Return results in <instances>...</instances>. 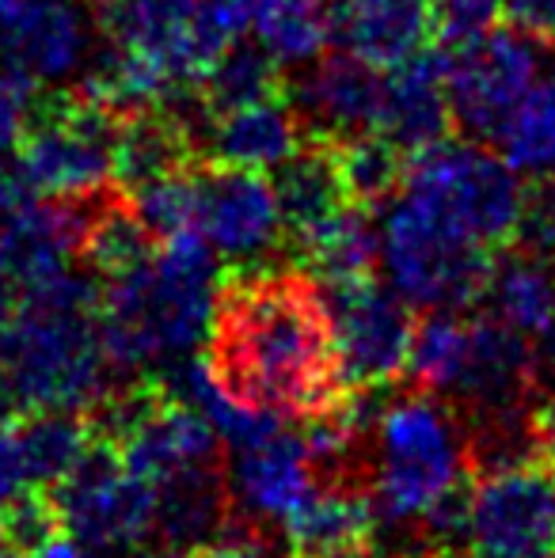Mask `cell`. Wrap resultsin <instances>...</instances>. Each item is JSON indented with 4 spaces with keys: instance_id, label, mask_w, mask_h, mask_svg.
Here are the masks:
<instances>
[{
    "instance_id": "obj_11",
    "label": "cell",
    "mask_w": 555,
    "mask_h": 558,
    "mask_svg": "<svg viewBox=\"0 0 555 558\" xmlns=\"http://www.w3.org/2000/svg\"><path fill=\"white\" fill-rule=\"evenodd\" d=\"M555 555V456L491 471L472 486V558Z\"/></svg>"
},
{
    "instance_id": "obj_30",
    "label": "cell",
    "mask_w": 555,
    "mask_h": 558,
    "mask_svg": "<svg viewBox=\"0 0 555 558\" xmlns=\"http://www.w3.org/2000/svg\"><path fill=\"white\" fill-rule=\"evenodd\" d=\"M198 96H202L206 114L237 111V107L281 96L278 61L270 58L263 46H248L244 38H240V43H232L229 50L206 69V76L198 81Z\"/></svg>"
},
{
    "instance_id": "obj_40",
    "label": "cell",
    "mask_w": 555,
    "mask_h": 558,
    "mask_svg": "<svg viewBox=\"0 0 555 558\" xmlns=\"http://www.w3.org/2000/svg\"><path fill=\"white\" fill-rule=\"evenodd\" d=\"M31 558H107V555L96 551V547H88V544H81V539L69 536V532H58L43 551H35Z\"/></svg>"
},
{
    "instance_id": "obj_48",
    "label": "cell",
    "mask_w": 555,
    "mask_h": 558,
    "mask_svg": "<svg viewBox=\"0 0 555 558\" xmlns=\"http://www.w3.org/2000/svg\"><path fill=\"white\" fill-rule=\"evenodd\" d=\"M548 558H555V555H548Z\"/></svg>"
},
{
    "instance_id": "obj_31",
    "label": "cell",
    "mask_w": 555,
    "mask_h": 558,
    "mask_svg": "<svg viewBox=\"0 0 555 558\" xmlns=\"http://www.w3.org/2000/svg\"><path fill=\"white\" fill-rule=\"evenodd\" d=\"M518 175L555 179V84H536L495 141Z\"/></svg>"
},
{
    "instance_id": "obj_44",
    "label": "cell",
    "mask_w": 555,
    "mask_h": 558,
    "mask_svg": "<svg viewBox=\"0 0 555 558\" xmlns=\"http://www.w3.org/2000/svg\"><path fill=\"white\" fill-rule=\"evenodd\" d=\"M23 0H0V35H4V27L12 23V15L20 12Z\"/></svg>"
},
{
    "instance_id": "obj_3",
    "label": "cell",
    "mask_w": 555,
    "mask_h": 558,
    "mask_svg": "<svg viewBox=\"0 0 555 558\" xmlns=\"http://www.w3.org/2000/svg\"><path fill=\"white\" fill-rule=\"evenodd\" d=\"M221 263L202 232L164 240L153 263L104 286L99 335L122 380L194 353L221 301Z\"/></svg>"
},
{
    "instance_id": "obj_28",
    "label": "cell",
    "mask_w": 555,
    "mask_h": 558,
    "mask_svg": "<svg viewBox=\"0 0 555 558\" xmlns=\"http://www.w3.org/2000/svg\"><path fill=\"white\" fill-rule=\"evenodd\" d=\"M331 148L350 206L377 209L385 202H393L408 183V160H403L408 153L396 141H388L381 130L331 141Z\"/></svg>"
},
{
    "instance_id": "obj_32",
    "label": "cell",
    "mask_w": 555,
    "mask_h": 558,
    "mask_svg": "<svg viewBox=\"0 0 555 558\" xmlns=\"http://www.w3.org/2000/svg\"><path fill=\"white\" fill-rule=\"evenodd\" d=\"M130 206L148 225L156 240H171V235L194 232V217H198V179H194V163L168 175H156L130 191Z\"/></svg>"
},
{
    "instance_id": "obj_38",
    "label": "cell",
    "mask_w": 555,
    "mask_h": 558,
    "mask_svg": "<svg viewBox=\"0 0 555 558\" xmlns=\"http://www.w3.org/2000/svg\"><path fill=\"white\" fill-rule=\"evenodd\" d=\"M533 414L555 448V327L533 345Z\"/></svg>"
},
{
    "instance_id": "obj_5",
    "label": "cell",
    "mask_w": 555,
    "mask_h": 558,
    "mask_svg": "<svg viewBox=\"0 0 555 558\" xmlns=\"http://www.w3.org/2000/svg\"><path fill=\"white\" fill-rule=\"evenodd\" d=\"M408 376L442 396L460 422L533 403V345L503 319L430 312L415 327Z\"/></svg>"
},
{
    "instance_id": "obj_45",
    "label": "cell",
    "mask_w": 555,
    "mask_h": 558,
    "mask_svg": "<svg viewBox=\"0 0 555 558\" xmlns=\"http://www.w3.org/2000/svg\"><path fill=\"white\" fill-rule=\"evenodd\" d=\"M400 558H449V555H437V551H408V555H400Z\"/></svg>"
},
{
    "instance_id": "obj_43",
    "label": "cell",
    "mask_w": 555,
    "mask_h": 558,
    "mask_svg": "<svg viewBox=\"0 0 555 558\" xmlns=\"http://www.w3.org/2000/svg\"><path fill=\"white\" fill-rule=\"evenodd\" d=\"M324 558H381V555L373 551L370 544H362V547H347V551H335V555H324Z\"/></svg>"
},
{
    "instance_id": "obj_47",
    "label": "cell",
    "mask_w": 555,
    "mask_h": 558,
    "mask_svg": "<svg viewBox=\"0 0 555 558\" xmlns=\"http://www.w3.org/2000/svg\"><path fill=\"white\" fill-rule=\"evenodd\" d=\"M327 4H335V8H350V4H358V0H327Z\"/></svg>"
},
{
    "instance_id": "obj_27",
    "label": "cell",
    "mask_w": 555,
    "mask_h": 558,
    "mask_svg": "<svg viewBox=\"0 0 555 558\" xmlns=\"http://www.w3.org/2000/svg\"><path fill=\"white\" fill-rule=\"evenodd\" d=\"M156 243L160 240L148 232V225L137 217L130 198H104V202L96 198L81 255L88 258L96 278L114 281L153 263Z\"/></svg>"
},
{
    "instance_id": "obj_22",
    "label": "cell",
    "mask_w": 555,
    "mask_h": 558,
    "mask_svg": "<svg viewBox=\"0 0 555 558\" xmlns=\"http://www.w3.org/2000/svg\"><path fill=\"white\" fill-rule=\"evenodd\" d=\"M270 183L278 194L289 251H297L316 228H324L350 206L331 141H304L286 163H278Z\"/></svg>"
},
{
    "instance_id": "obj_2",
    "label": "cell",
    "mask_w": 555,
    "mask_h": 558,
    "mask_svg": "<svg viewBox=\"0 0 555 558\" xmlns=\"http://www.w3.org/2000/svg\"><path fill=\"white\" fill-rule=\"evenodd\" d=\"M99 304V281L76 266L23 293L15 319L0 331V373L20 391L27 414H88L122 380L104 350Z\"/></svg>"
},
{
    "instance_id": "obj_25",
    "label": "cell",
    "mask_w": 555,
    "mask_h": 558,
    "mask_svg": "<svg viewBox=\"0 0 555 558\" xmlns=\"http://www.w3.org/2000/svg\"><path fill=\"white\" fill-rule=\"evenodd\" d=\"M293 255L309 266L312 278H316L324 289L358 286V281L377 278L381 228H373L370 209L347 206L324 228H316Z\"/></svg>"
},
{
    "instance_id": "obj_12",
    "label": "cell",
    "mask_w": 555,
    "mask_h": 558,
    "mask_svg": "<svg viewBox=\"0 0 555 558\" xmlns=\"http://www.w3.org/2000/svg\"><path fill=\"white\" fill-rule=\"evenodd\" d=\"M194 179H198L194 232L206 235L209 247L240 270L267 263L286 240L275 183L263 171L217 160L194 163Z\"/></svg>"
},
{
    "instance_id": "obj_14",
    "label": "cell",
    "mask_w": 555,
    "mask_h": 558,
    "mask_svg": "<svg viewBox=\"0 0 555 558\" xmlns=\"http://www.w3.org/2000/svg\"><path fill=\"white\" fill-rule=\"evenodd\" d=\"M225 478H229L232 521L255 529H278L316 490V471L309 460L304 434L293 422L278 418L255 441L225 448Z\"/></svg>"
},
{
    "instance_id": "obj_29",
    "label": "cell",
    "mask_w": 555,
    "mask_h": 558,
    "mask_svg": "<svg viewBox=\"0 0 555 558\" xmlns=\"http://www.w3.org/2000/svg\"><path fill=\"white\" fill-rule=\"evenodd\" d=\"M327 0H255V38L278 65H312L327 50Z\"/></svg>"
},
{
    "instance_id": "obj_20",
    "label": "cell",
    "mask_w": 555,
    "mask_h": 558,
    "mask_svg": "<svg viewBox=\"0 0 555 558\" xmlns=\"http://www.w3.org/2000/svg\"><path fill=\"white\" fill-rule=\"evenodd\" d=\"M309 141L301 114L289 96H270L237 111L209 114L198 133V153L206 160L232 163V168L270 171L286 163Z\"/></svg>"
},
{
    "instance_id": "obj_9",
    "label": "cell",
    "mask_w": 555,
    "mask_h": 558,
    "mask_svg": "<svg viewBox=\"0 0 555 558\" xmlns=\"http://www.w3.org/2000/svg\"><path fill=\"white\" fill-rule=\"evenodd\" d=\"M61 529L107 558H130L156 532V490L126 468L119 448L92 441L73 471L50 490Z\"/></svg>"
},
{
    "instance_id": "obj_17",
    "label": "cell",
    "mask_w": 555,
    "mask_h": 558,
    "mask_svg": "<svg viewBox=\"0 0 555 558\" xmlns=\"http://www.w3.org/2000/svg\"><path fill=\"white\" fill-rule=\"evenodd\" d=\"M289 104L301 114L309 141H342L381 130L385 76L358 53H319L301 81L289 84Z\"/></svg>"
},
{
    "instance_id": "obj_18",
    "label": "cell",
    "mask_w": 555,
    "mask_h": 558,
    "mask_svg": "<svg viewBox=\"0 0 555 558\" xmlns=\"http://www.w3.org/2000/svg\"><path fill=\"white\" fill-rule=\"evenodd\" d=\"M92 61L84 0H23L0 35V69L35 84H61Z\"/></svg>"
},
{
    "instance_id": "obj_16",
    "label": "cell",
    "mask_w": 555,
    "mask_h": 558,
    "mask_svg": "<svg viewBox=\"0 0 555 558\" xmlns=\"http://www.w3.org/2000/svg\"><path fill=\"white\" fill-rule=\"evenodd\" d=\"M99 198V194H96ZM96 198H15L0 206V270L27 293L73 270Z\"/></svg>"
},
{
    "instance_id": "obj_42",
    "label": "cell",
    "mask_w": 555,
    "mask_h": 558,
    "mask_svg": "<svg viewBox=\"0 0 555 558\" xmlns=\"http://www.w3.org/2000/svg\"><path fill=\"white\" fill-rule=\"evenodd\" d=\"M130 558H191V551H179V547H171V544H160V547H141V551Z\"/></svg>"
},
{
    "instance_id": "obj_35",
    "label": "cell",
    "mask_w": 555,
    "mask_h": 558,
    "mask_svg": "<svg viewBox=\"0 0 555 558\" xmlns=\"http://www.w3.org/2000/svg\"><path fill=\"white\" fill-rule=\"evenodd\" d=\"M35 114V81L12 73V69H0V160H8L20 148Z\"/></svg>"
},
{
    "instance_id": "obj_23",
    "label": "cell",
    "mask_w": 555,
    "mask_h": 558,
    "mask_svg": "<svg viewBox=\"0 0 555 558\" xmlns=\"http://www.w3.org/2000/svg\"><path fill=\"white\" fill-rule=\"evenodd\" d=\"M342 43L377 69L411 61L437 35L430 0H358L342 15Z\"/></svg>"
},
{
    "instance_id": "obj_6",
    "label": "cell",
    "mask_w": 555,
    "mask_h": 558,
    "mask_svg": "<svg viewBox=\"0 0 555 558\" xmlns=\"http://www.w3.org/2000/svg\"><path fill=\"white\" fill-rule=\"evenodd\" d=\"M495 263L487 243L408 186L381 217V270L411 308H472L487 293Z\"/></svg>"
},
{
    "instance_id": "obj_8",
    "label": "cell",
    "mask_w": 555,
    "mask_h": 558,
    "mask_svg": "<svg viewBox=\"0 0 555 558\" xmlns=\"http://www.w3.org/2000/svg\"><path fill=\"white\" fill-rule=\"evenodd\" d=\"M408 191L434 202L464 232H472L491 251H506L518 240L526 214V183L518 171L480 141H437L408 160Z\"/></svg>"
},
{
    "instance_id": "obj_33",
    "label": "cell",
    "mask_w": 555,
    "mask_h": 558,
    "mask_svg": "<svg viewBox=\"0 0 555 558\" xmlns=\"http://www.w3.org/2000/svg\"><path fill=\"white\" fill-rule=\"evenodd\" d=\"M498 15H506L503 0H437L434 20H437V38L445 50H460V46L480 43L483 35H491L498 23Z\"/></svg>"
},
{
    "instance_id": "obj_7",
    "label": "cell",
    "mask_w": 555,
    "mask_h": 558,
    "mask_svg": "<svg viewBox=\"0 0 555 558\" xmlns=\"http://www.w3.org/2000/svg\"><path fill=\"white\" fill-rule=\"evenodd\" d=\"M122 118L88 92L38 107L8 163L43 198H96L114 179Z\"/></svg>"
},
{
    "instance_id": "obj_10",
    "label": "cell",
    "mask_w": 555,
    "mask_h": 558,
    "mask_svg": "<svg viewBox=\"0 0 555 558\" xmlns=\"http://www.w3.org/2000/svg\"><path fill=\"white\" fill-rule=\"evenodd\" d=\"M541 46L521 27L491 31L449 53L453 122L472 141H498L506 118L536 88Z\"/></svg>"
},
{
    "instance_id": "obj_34",
    "label": "cell",
    "mask_w": 555,
    "mask_h": 558,
    "mask_svg": "<svg viewBox=\"0 0 555 558\" xmlns=\"http://www.w3.org/2000/svg\"><path fill=\"white\" fill-rule=\"evenodd\" d=\"M255 20V0H198V43L214 65L232 43L244 38Z\"/></svg>"
},
{
    "instance_id": "obj_4",
    "label": "cell",
    "mask_w": 555,
    "mask_h": 558,
    "mask_svg": "<svg viewBox=\"0 0 555 558\" xmlns=\"http://www.w3.org/2000/svg\"><path fill=\"white\" fill-rule=\"evenodd\" d=\"M468 475L472 468L464 422L442 396L411 384L408 391L381 403L370 486L377 524L393 532H415L419 517L468 483Z\"/></svg>"
},
{
    "instance_id": "obj_26",
    "label": "cell",
    "mask_w": 555,
    "mask_h": 558,
    "mask_svg": "<svg viewBox=\"0 0 555 558\" xmlns=\"http://www.w3.org/2000/svg\"><path fill=\"white\" fill-rule=\"evenodd\" d=\"M483 296L491 301L495 319L526 338H541L555 327V270L541 255L506 247V258L495 263Z\"/></svg>"
},
{
    "instance_id": "obj_39",
    "label": "cell",
    "mask_w": 555,
    "mask_h": 558,
    "mask_svg": "<svg viewBox=\"0 0 555 558\" xmlns=\"http://www.w3.org/2000/svg\"><path fill=\"white\" fill-rule=\"evenodd\" d=\"M514 27L536 38H555V0H503Z\"/></svg>"
},
{
    "instance_id": "obj_24",
    "label": "cell",
    "mask_w": 555,
    "mask_h": 558,
    "mask_svg": "<svg viewBox=\"0 0 555 558\" xmlns=\"http://www.w3.org/2000/svg\"><path fill=\"white\" fill-rule=\"evenodd\" d=\"M281 529H286L289 558H324L347 547L373 544L377 509L365 490L316 486Z\"/></svg>"
},
{
    "instance_id": "obj_46",
    "label": "cell",
    "mask_w": 555,
    "mask_h": 558,
    "mask_svg": "<svg viewBox=\"0 0 555 558\" xmlns=\"http://www.w3.org/2000/svg\"><path fill=\"white\" fill-rule=\"evenodd\" d=\"M548 73H552V84H555V38H552V46H548Z\"/></svg>"
},
{
    "instance_id": "obj_1",
    "label": "cell",
    "mask_w": 555,
    "mask_h": 558,
    "mask_svg": "<svg viewBox=\"0 0 555 558\" xmlns=\"http://www.w3.org/2000/svg\"><path fill=\"white\" fill-rule=\"evenodd\" d=\"M214 384L244 411L312 422L354 399L316 278L301 270H237L206 335Z\"/></svg>"
},
{
    "instance_id": "obj_15",
    "label": "cell",
    "mask_w": 555,
    "mask_h": 558,
    "mask_svg": "<svg viewBox=\"0 0 555 558\" xmlns=\"http://www.w3.org/2000/svg\"><path fill=\"white\" fill-rule=\"evenodd\" d=\"M99 27L111 50L134 58L171 92H191L209 61L198 43V0H99Z\"/></svg>"
},
{
    "instance_id": "obj_41",
    "label": "cell",
    "mask_w": 555,
    "mask_h": 558,
    "mask_svg": "<svg viewBox=\"0 0 555 558\" xmlns=\"http://www.w3.org/2000/svg\"><path fill=\"white\" fill-rule=\"evenodd\" d=\"M20 304H23V289L15 286V281L8 278L4 270H0V331H4V327L15 319V312H20Z\"/></svg>"
},
{
    "instance_id": "obj_13",
    "label": "cell",
    "mask_w": 555,
    "mask_h": 558,
    "mask_svg": "<svg viewBox=\"0 0 555 558\" xmlns=\"http://www.w3.org/2000/svg\"><path fill=\"white\" fill-rule=\"evenodd\" d=\"M324 296L331 308L335 338H339L350 384L354 388H388L400 380L411 365V345H415L411 304L393 286H377V278L324 289Z\"/></svg>"
},
{
    "instance_id": "obj_36",
    "label": "cell",
    "mask_w": 555,
    "mask_h": 558,
    "mask_svg": "<svg viewBox=\"0 0 555 558\" xmlns=\"http://www.w3.org/2000/svg\"><path fill=\"white\" fill-rule=\"evenodd\" d=\"M514 247L555 263V179H536V183L529 186L526 214H521Z\"/></svg>"
},
{
    "instance_id": "obj_19",
    "label": "cell",
    "mask_w": 555,
    "mask_h": 558,
    "mask_svg": "<svg viewBox=\"0 0 555 558\" xmlns=\"http://www.w3.org/2000/svg\"><path fill=\"white\" fill-rule=\"evenodd\" d=\"M114 448L126 460V468L145 478L148 486L168 483L183 471L221 468L225 463V441L214 429V422L198 407L183 403L168 391Z\"/></svg>"
},
{
    "instance_id": "obj_37",
    "label": "cell",
    "mask_w": 555,
    "mask_h": 558,
    "mask_svg": "<svg viewBox=\"0 0 555 558\" xmlns=\"http://www.w3.org/2000/svg\"><path fill=\"white\" fill-rule=\"evenodd\" d=\"M191 558H289V551L278 555V547H275V539H270L267 529L232 521L217 539L194 547Z\"/></svg>"
},
{
    "instance_id": "obj_21",
    "label": "cell",
    "mask_w": 555,
    "mask_h": 558,
    "mask_svg": "<svg viewBox=\"0 0 555 558\" xmlns=\"http://www.w3.org/2000/svg\"><path fill=\"white\" fill-rule=\"evenodd\" d=\"M449 50H422L385 76V111L381 133L403 148L422 153L449 137Z\"/></svg>"
}]
</instances>
